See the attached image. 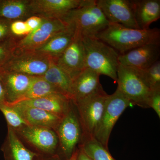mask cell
<instances>
[{
	"mask_svg": "<svg viewBox=\"0 0 160 160\" xmlns=\"http://www.w3.org/2000/svg\"><path fill=\"white\" fill-rule=\"evenodd\" d=\"M95 38L121 54L146 44L160 43V31L158 28L133 29L110 23Z\"/></svg>",
	"mask_w": 160,
	"mask_h": 160,
	"instance_id": "1",
	"label": "cell"
},
{
	"mask_svg": "<svg viewBox=\"0 0 160 160\" xmlns=\"http://www.w3.org/2000/svg\"><path fill=\"white\" fill-rule=\"evenodd\" d=\"M86 68L104 75L117 82L119 53L95 37L82 38Z\"/></svg>",
	"mask_w": 160,
	"mask_h": 160,
	"instance_id": "2",
	"label": "cell"
},
{
	"mask_svg": "<svg viewBox=\"0 0 160 160\" xmlns=\"http://www.w3.org/2000/svg\"><path fill=\"white\" fill-rule=\"evenodd\" d=\"M62 20L73 26L82 38L95 37L110 24L96 0H83Z\"/></svg>",
	"mask_w": 160,
	"mask_h": 160,
	"instance_id": "3",
	"label": "cell"
},
{
	"mask_svg": "<svg viewBox=\"0 0 160 160\" xmlns=\"http://www.w3.org/2000/svg\"><path fill=\"white\" fill-rule=\"evenodd\" d=\"M108 95L102 88L86 98L73 103L82 132L83 142L94 138Z\"/></svg>",
	"mask_w": 160,
	"mask_h": 160,
	"instance_id": "4",
	"label": "cell"
},
{
	"mask_svg": "<svg viewBox=\"0 0 160 160\" xmlns=\"http://www.w3.org/2000/svg\"><path fill=\"white\" fill-rule=\"evenodd\" d=\"M131 105L129 100L118 88L114 93L107 96L102 115L94 136V138L106 149H109V137L114 125L125 109Z\"/></svg>",
	"mask_w": 160,
	"mask_h": 160,
	"instance_id": "5",
	"label": "cell"
},
{
	"mask_svg": "<svg viewBox=\"0 0 160 160\" xmlns=\"http://www.w3.org/2000/svg\"><path fill=\"white\" fill-rule=\"evenodd\" d=\"M118 87L132 105L148 108L151 90L134 69L119 65L117 72Z\"/></svg>",
	"mask_w": 160,
	"mask_h": 160,
	"instance_id": "6",
	"label": "cell"
},
{
	"mask_svg": "<svg viewBox=\"0 0 160 160\" xmlns=\"http://www.w3.org/2000/svg\"><path fill=\"white\" fill-rule=\"evenodd\" d=\"M51 62L49 57L36 52L14 54L2 67L3 71L12 72L32 77L42 76L48 70Z\"/></svg>",
	"mask_w": 160,
	"mask_h": 160,
	"instance_id": "7",
	"label": "cell"
},
{
	"mask_svg": "<svg viewBox=\"0 0 160 160\" xmlns=\"http://www.w3.org/2000/svg\"><path fill=\"white\" fill-rule=\"evenodd\" d=\"M73 104L68 113L62 119L55 130L58 138L59 144L62 153L69 159L76 150V147L81 139L82 132L77 112L74 109Z\"/></svg>",
	"mask_w": 160,
	"mask_h": 160,
	"instance_id": "8",
	"label": "cell"
},
{
	"mask_svg": "<svg viewBox=\"0 0 160 160\" xmlns=\"http://www.w3.org/2000/svg\"><path fill=\"white\" fill-rule=\"evenodd\" d=\"M68 26V25L61 19H45L37 29L26 36L17 39L14 54L34 51Z\"/></svg>",
	"mask_w": 160,
	"mask_h": 160,
	"instance_id": "9",
	"label": "cell"
},
{
	"mask_svg": "<svg viewBox=\"0 0 160 160\" xmlns=\"http://www.w3.org/2000/svg\"><path fill=\"white\" fill-rule=\"evenodd\" d=\"M15 132L40 153L47 156L56 155L59 141L57 135L52 129L41 126H26Z\"/></svg>",
	"mask_w": 160,
	"mask_h": 160,
	"instance_id": "10",
	"label": "cell"
},
{
	"mask_svg": "<svg viewBox=\"0 0 160 160\" xmlns=\"http://www.w3.org/2000/svg\"><path fill=\"white\" fill-rule=\"evenodd\" d=\"M98 6L110 23L139 29L135 19L131 0H96Z\"/></svg>",
	"mask_w": 160,
	"mask_h": 160,
	"instance_id": "11",
	"label": "cell"
},
{
	"mask_svg": "<svg viewBox=\"0 0 160 160\" xmlns=\"http://www.w3.org/2000/svg\"><path fill=\"white\" fill-rule=\"evenodd\" d=\"M52 60L73 80L86 68L82 36L76 32L74 38L62 54L56 59Z\"/></svg>",
	"mask_w": 160,
	"mask_h": 160,
	"instance_id": "12",
	"label": "cell"
},
{
	"mask_svg": "<svg viewBox=\"0 0 160 160\" xmlns=\"http://www.w3.org/2000/svg\"><path fill=\"white\" fill-rule=\"evenodd\" d=\"M160 43H149L119 54L120 65L135 69H145L159 61Z\"/></svg>",
	"mask_w": 160,
	"mask_h": 160,
	"instance_id": "13",
	"label": "cell"
},
{
	"mask_svg": "<svg viewBox=\"0 0 160 160\" xmlns=\"http://www.w3.org/2000/svg\"><path fill=\"white\" fill-rule=\"evenodd\" d=\"M83 0H30L32 14L45 19L62 20Z\"/></svg>",
	"mask_w": 160,
	"mask_h": 160,
	"instance_id": "14",
	"label": "cell"
},
{
	"mask_svg": "<svg viewBox=\"0 0 160 160\" xmlns=\"http://www.w3.org/2000/svg\"><path fill=\"white\" fill-rule=\"evenodd\" d=\"M15 103L41 109L62 118L68 113L73 104L71 99L60 93H54L33 99L23 100Z\"/></svg>",
	"mask_w": 160,
	"mask_h": 160,
	"instance_id": "15",
	"label": "cell"
},
{
	"mask_svg": "<svg viewBox=\"0 0 160 160\" xmlns=\"http://www.w3.org/2000/svg\"><path fill=\"white\" fill-rule=\"evenodd\" d=\"M8 104L19 113L28 126L46 127L55 131L62 119L56 115L38 108L18 103Z\"/></svg>",
	"mask_w": 160,
	"mask_h": 160,
	"instance_id": "16",
	"label": "cell"
},
{
	"mask_svg": "<svg viewBox=\"0 0 160 160\" xmlns=\"http://www.w3.org/2000/svg\"><path fill=\"white\" fill-rule=\"evenodd\" d=\"M2 70L6 91V103L14 104L20 102L28 91L33 77Z\"/></svg>",
	"mask_w": 160,
	"mask_h": 160,
	"instance_id": "17",
	"label": "cell"
},
{
	"mask_svg": "<svg viewBox=\"0 0 160 160\" xmlns=\"http://www.w3.org/2000/svg\"><path fill=\"white\" fill-rule=\"evenodd\" d=\"M100 75L85 68L72 80V101L73 103L84 99L102 88Z\"/></svg>",
	"mask_w": 160,
	"mask_h": 160,
	"instance_id": "18",
	"label": "cell"
},
{
	"mask_svg": "<svg viewBox=\"0 0 160 160\" xmlns=\"http://www.w3.org/2000/svg\"><path fill=\"white\" fill-rule=\"evenodd\" d=\"M75 34L74 27L68 25L66 29L54 35L34 51L45 55L52 60L56 59L70 45Z\"/></svg>",
	"mask_w": 160,
	"mask_h": 160,
	"instance_id": "19",
	"label": "cell"
},
{
	"mask_svg": "<svg viewBox=\"0 0 160 160\" xmlns=\"http://www.w3.org/2000/svg\"><path fill=\"white\" fill-rule=\"evenodd\" d=\"M139 29H148L160 18V0H131Z\"/></svg>",
	"mask_w": 160,
	"mask_h": 160,
	"instance_id": "20",
	"label": "cell"
},
{
	"mask_svg": "<svg viewBox=\"0 0 160 160\" xmlns=\"http://www.w3.org/2000/svg\"><path fill=\"white\" fill-rule=\"evenodd\" d=\"M1 150L4 160H34L38 153L26 148L16 132L8 126V132Z\"/></svg>",
	"mask_w": 160,
	"mask_h": 160,
	"instance_id": "21",
	"label": "cell"
},
{
	"mask_svg": "<svg viewBox=\"0 0 160 160\" xmlns=\"http://www.w3.org/2000/svg\"><path fill=\"white\" fill-rule=\"evenodd\" d=\"M42 76L60 93L72 100V80L52 59L48 70Z\"/></svg>",
	"mask_w": 160,
	"mask_h": 160,
	"instance_id": "22",
	"label": "cell"
},
{
	"mask_svg": "<svg viewBox=\"0 0 160 160\" xmlns=\"http://www.w3.org/2000/svg\"><path fill=\"white\" fill-rule=\"evenodd\" d=\"M32 16L30 0H0V18L13 21Z\"/></svg>",
	"mask_w": 160,
	"mask_h": 160,
	"instance_id": "23",
	"label": "cell"
},
{
	"mask_svg": "<svg viewBox=\"0 0 160 160\" xmlns=\"http://www.w3.org/2000/svg\"><path fill=\"white\" fill-rule=\"evenodd\" d=\"M54 93H60L42 77H33L28 91L21 101L44 97Z\"/></svg>",
	"mask_w": 160,
	"mask_h": 160,
	"instance_id": "24",
	"label": "cell"
},
{
	"mask_svg": "<svg viewBox=\"0 0 160 160\" xmlns=\"http://www.w3.org/2000/svg\"><path fill=\"white\" fill-rule=\"evenodd\" d=\"M80 146L92 160H115L109 149H106L94 138L83 141Z\"/></svg>",
	"mask_w": 160,
	"mask_h": 160,
	"instance_id": "25",
	"label": "cell"
},
{
	"mask_svg": "<svg viewBox=\"0 0 160 160\" xmlns=\"http://www.w3.org/2000/svg\"><path fill=\"white\" fill-rule=\"evenodd\" d=\"M135 70L150 90L160 88V60L147 69Z\"/></svg>",
	"mask_w": 160,
	"mask_h": 160,
	"instance_id": "26",
	"label": "cell"
},
{
	"mask_svg": "<svg viewBox=\"0 0 160 160\" xmlns=\"http://www.w3.org/2000/svg\"><path fill=\"white\" fill-rule=\"evenodd\" d=\"M0 111L4 115L7 121L8 126L14 131L28 126L22 116L11 106L7 103H0Z\"/></svg>",
	"mask_w": 160,
	"mask_h": 160,
	"instance_id": "27",
	"label": "cell"
},
{
	"mask_svg": "<svg viewBox=\"0 0 160 160\" xmlns=\"http://www.w3.org/2000/svg\"><path fill=\"white\" fill-rule=\"evenodd\" d=\"M17 39L12 38L0 41V67L5 65L14 55Z\"/></svg>",
	"mask_w": 160,
	"mask_h": 160,
	"instance_id": "28",
	"label": "cell"
},
{
	"mask_svg": "<svg viewBox=\"0 0 160 160\" xmlns=\"http://www.w3.org/2000/svg\"><path fill=\"white\" fill-rule=\"evenodd\" d=\"M10 31L12 37L22 38L30 33L25 20L12 21L10 25Z\"/></svg>",
	"mask_w": 160,
	"mask_h": 160,
	"instance_id": "29",
	"label": "cell"
},
{
	"mask_svg": "<svg viewBox=\"0 0 160 160\" xmlns=\"http://www.w3.org/2000/svg\"><path fill=\"white\" fill-rule=\"evenodd\" d=\"M148 108H152L160 118V88L151 90L148 101Z\"/></svg>",
	"mask_w": 160,
	"mask_h": 160,
	"instance_id": "30",
	"label": "cell"
},
{
	"mask_svg": "<svg viewBox=\"0 0 160 160\" xmlns=\"http://www.w3.org/2000/svg\"><path fill=\"white\" fill-rule=\"evenodd\" d=\"M11 22L0 18V41L13 38L10 31V25Z\"/></svg>",
	"mask_w": 160,
	"mask_h": 160,
	"instance_id": "31",
	"label": "cell"
},
{
	"mask_svg": "<svg viewBox=\"0 0 160 160\" xmlns=\"http://www.w3.org/2000/svg\"><path fill=\"white\" fill-rule=\"evenodd\" d=\"M45 18L37 15H33L25 20L30 32L37 29L42 24Z\"/></svg>",
	"mask_w": 160,
	"mask_h": 160,
	"instance_id": "32",
	"label": "cell"
},
{
	"mask_svg": "<svg viewBox=\"0 0 160 160\" xmlns=\"http://www.w3.org/2000/svg\"><path fill=\"white\" fill-rule=\"evenodd\" d=\"M6 102V91L3 80L2 70L0 68V103Z\"/></svg>",
	"mask_w": 160,
	"mask_h": 160,
	"instance_id": "33",
	"label": "cell"
},
{
	"mask_svg": "<svg viewBox=\"0 0 160 160\" xmlns=\"http://www.w3.org/2000/svg\"><path fill=\"white\" fill-rule=\"evenodd\" d=\"M76 160H92L84 152L82 146H79Z\"/></svg>",
	"mask_w": 160,
	"mask_h": 160,
	"instance_id": "34",
	"label": "cell"
},
{
	"mask_svg": "<svg viewBox=\"0 0 160 160\" xmlns=\"http://www.w3.org/2000/svg\"><path fill=\"white\" fill-rule=\"evenodd\" d=\"M41 160H61L59 156L57 155H54L53 156H49L48 158L46 159H42Z\"/></svg>",
	"mask_w": 160,
	"mask_h": 160,
	"instance_id": "35",
	"label": "cell"
},
{
	"mask_svg": "<svg viewBox=\"0 0 160 160\" xmlns=\"http://www.w3.org/2000/svg\"><path fill=\"white\" fill-rule=\"evenodd\" d=\"M78 149L73 152V154L71 156V157L69 158V159L67 160H76L78 154Z\"/></svg>",
	"mask_w": 160,
	"mask_h": 160,
	"instance_id": "36",
	"label": "cell"
}]
</instances>
